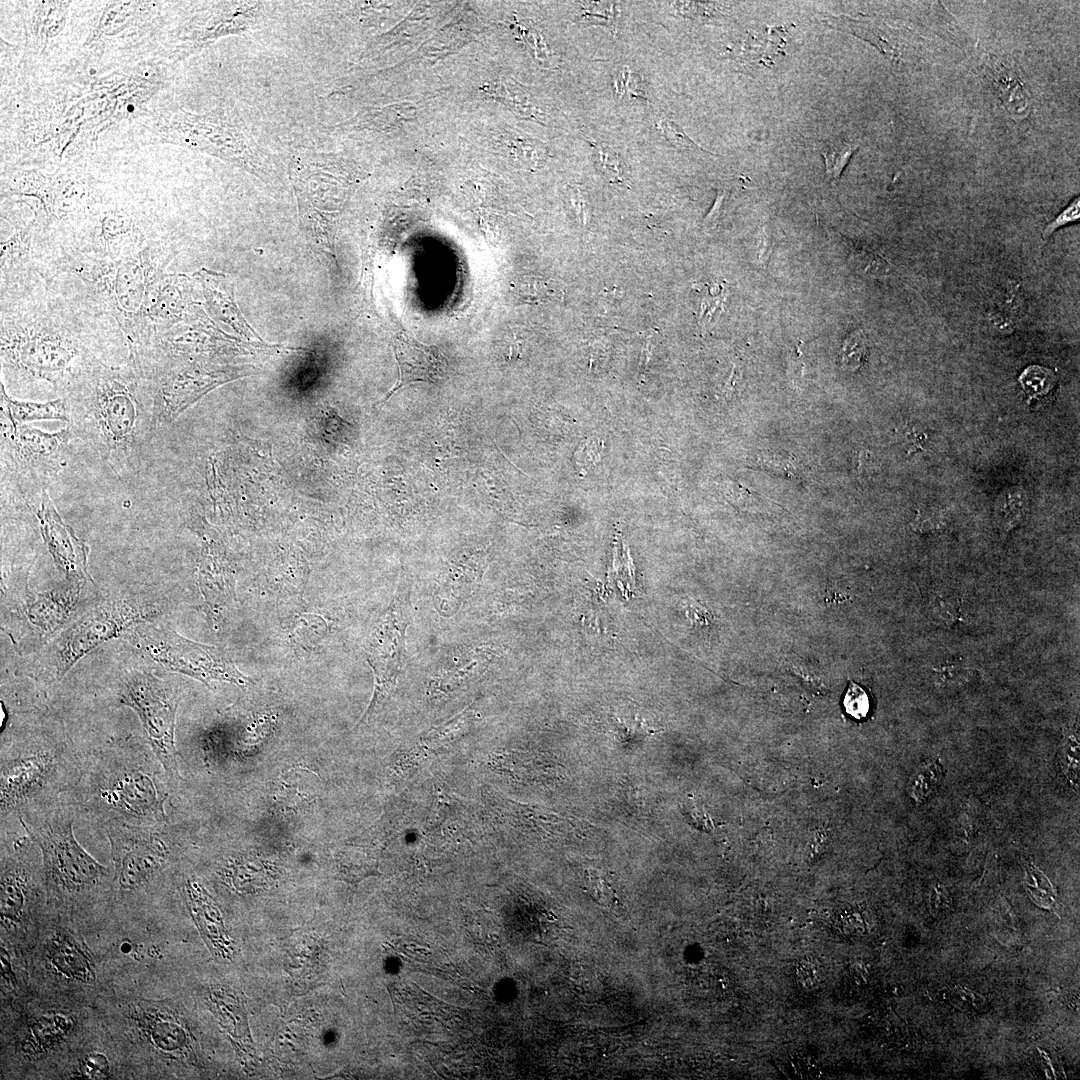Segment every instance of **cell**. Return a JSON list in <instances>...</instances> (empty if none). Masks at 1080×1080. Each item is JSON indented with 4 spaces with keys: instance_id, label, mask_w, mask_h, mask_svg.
Segmentation results:
<instances>
[{
    "instance_id": "9c48e42d",
    "label": "cell",
    "mask_w": 1080,
    "mask_h": 1080,
    "mask_svg": "<svg viewBox=\"0 0 1080 1080\" xmlns=\"http://www.w3.org/2000/svg\"><path fill=\"white\" fill-rule=\"evenodd\" d=\"M139 646L164 668L192 677L211 688L222 681L246 687L251 679L241 673L229 654L215 646L187 639L174 631L142 626L138 629Z\"/></svg>"
},
{
    "instance_id": "603a6c76",
    "label": "cell",
    "mask_w": 1080,
    "mask_h": 1080,
    "mask_svg": "<svg viewBox=\"0 0 1080 1080\" xmlns=\"http://www.w3.org/2000/svg\"><path fill=\"white\" fill-rule=\"evenodd\" d=\"M1 412L14 422L25 424L38 420H61L69 422V412L63 398L47 402H30L12 399L1 382Z\"/></svg>"
},
{
    "instance_id": "7dc6e473",
    "label": "cell",
    "mask_w": 1080,
    "mask_h": 1080,
    "mask_svg": "<svg viewBox=\"0 0 1080 1080\" xmlns=\"http://www.w3.org/2000/svg\"><path fill=\"white\" fill-rule=\"evenodd\" d=\"M697 615H698V616H701V615H700L699 613H698ZM699 619H704V620H705V617H704V618H703V617H699Z\"/></svg>"
},
{
    "instance_id": "d590c367",
    "label": "cell",
    "mask_w": 1080,
    "mask_h": 1080,
    "mask_svg": "<svg viewBox=\"0 0 1080 1080\" xmlns=\"http://www.w3.org/2000/svg\"><path fill=\"white\" fill-rule=\"evenodd\" d=\"M866 354V342L861 331L851 333L844 341L841 350L842 365L849 369H857Z\"/></svg>"
},
{
    "instance_id": "f35d334b",
    "label": "cell",
    "mask_w": 1080,
    "mask_h": 1080,
    "mask_svg": "<svg viewBox=\"0 0 1080 1080\" xmlns=\"http://www.w3.org/2000/svg\"><path fill=\"white\" fill-rule=\"evenodd\" d=\"M843 704L846 712L856 719L864 718L870 707L866 692L854 682H850Z\"/></svg>"
},
{
    "instance_id": "8d00e7d4",
    "label": "cell",
    "mask_w": 1080,
    "mask_h": 1080,
    "mask_svg": "<svg viewBox=\"0 0 1080 1080\" xmlns=\"http://www.w3.org/2000/svg\"><path fill=\"white\" fill-rule=\"evenodd\" d=\"M614 93L617 99L644 97L640 80L628 66L620 68L613 78Z\"/></svg>"
},
{
    "instance_id": "e0dca14e",
    "label": "cell",
    "mask_w": 1080,
    "mask_h": 1080,
    "mask_svg": "<svg viewBox=\"0 0 1080 1080\" xmlns=\"http://www.w3.org/2000/svg\"><path fill=\"white\" fill-rule=\"evenodd\" d=\"M47 967L62 980L93 984L96 970L92 955L84 942L65 928L56 929L49 937L44 951Z\"/></svg>"
},
{
    "instance_id": "8992f818",
    "label": "cell",
    "mask_w": 1080,
    "mask_h": 1080,
    "mask_svg": "<svg viewBox=\"0 0 1080 1080\" xmlns=\"http://www.w3.org/2000/svg\"><path fill=\"white\" fill-rule=\"evenodd\" d=\"M157 614V605L119 599L80 618L51 645L37 672L46 680H60L82 657L105 641Z\"/></svg>"
},
{
    "instance_id": "4fadbf2b",
    "label": "cell",
    "mask_w": 1080,
    "mask_h": 1080,
    "mask_svg": "<svg viewBox=\"0 0 1080 1080\" xmlns=\"http://www.w3.org/2000/svg\"><path fill=\"white\" fill-rule=\"evenodd\" d=\"M39 500L40 507L36 516L43 538L55 562L72 582L85 580L88 578V547L61 519L46 489L43 490Z\"/></svg>"
},
{
    "instance_id": "2e32d148",
    "label": "cell",
    "mask_w": 1080,
    "mask_h": 1080,
    "mask_svg": "<svg viewBox=\"0 0 1080 1080\" xmlns=\"http://www.w3.org/2000/svg\"><path fill=\"white\" fill-rule=\"evenodd\" d=\"M393 348L399 378L385 401L404 386L415 382L438 383L445 377L447 361L437 347L423 344L405 332H398L393 337Z\"/></svg>"
},
{
    "instance_id": "f6af8a7d",
    "label": "cell",
    "mask_w": 1080,
    "mask_h": 1080,
    "mask_svg": "<svg viewBox=\"0 0 1080 1080\" xmlns=\"http://www.w3.org/2000/svg\"><path fill=\"white\" fill-rule=\"evenodd\" d=\"M571 200L580 221L585 226L587 223L586 203L584 195L578 187L571 189Z\"/></svg>"
},
{
    "instance_id": "e575fe53",
    "label": "cell",
    "mask_w": 1080,
    "mask_h": 1080,
    "mask_svg": "<svg viewBox=\"0 0 1080 1080\" xmlns=\"http://www.w3.org/2000/svg\"><path fill=\"white\" fill-rule=\"evenodd\" d=\"M111 1066L106 1055L100 1052H89L78 1062L73 1072L74 1078L84 1079H108L111 1078Z\"/></svg>"
},
{
    "instance_id": "d4e9b609",
    "label": "cell",
    "mask_w": 1080,
    "mask_h": 1080,
    "mask_svg": "<svg viewBox=\"0 0 1080 1080\" xmlns=\"http://www.w3.org/2000/svg\"><path fill=\"white\" fill-rule=\"evenodd\" d=\"M858 145L845 138H835L821 143L819 151L825 160L827 179L834 185L848 164Z\"/></svg>"
},
{
    "instance_id": "9a60e30c",
    "label": "cell",
    "mask_w": 1080,
    "mask_h": 1080,
    "mask_svg": "<svg viewBox=\"0 0 1080 1080\" xmlns=\"http://www.w3.org/2000/svg\"><path fill=\"white\" fill-rule=\"evenodd\" d=\"M819 19L827 26L855 35L883 53L893 64H901L915 49L910 31L893 27L883 20L872 17L820 14Z\"/></svg>"
},
{
    "instance_id": "4316f807",
    "label": "cell",
    "mask_w": 1080,
    "mask_h": 1080,
    "mask_svg": "<svg viewBox=\"0 0 1080 1080\" xmlns=\"http://www.w3.org/2000/svg\"><path fill=\"white\" fill-rule=\"evenodd\" d=\"M618 15L617 3L585 1L581 2V10L576 17V22L606 26L616 33Z\"/></svg>"
},
{
    "instance_id": "836d02e7",
    "label": "cell",
    "mask_w": 1080,
    "mask_h": 1080,
    "mask_svg": "<svg viewBox=\"0 0 1080 1080\" xmlns=\"http://www.w3.org/2000/svg\"><path fill=\"white\" fill-rule=\"evenodd\" d=\"M541 277L526 276L515 286V292L519 299L526 302H541L550 300L558 294V290Z\"/></svg>"
},
{
    "instance_id": "30bf717a",
    "label": "cell",
    "mask_w": 1080,
    "mask_h": 1080,
    "mask_svg": "<svg viewBox=\"0 0 1080 1080\" xmlns=\"http://www.w3.org/2000/svg\"><path fill=\"white\" fill-rule=\"evenodd\" d=\"M408 619L407 585H398L393 599L378 618L368 639L366 655L374 675V691L358 726L368 721L396 686L402 667Z\"/></svg>"
},
{
    "instance_id": "484cf974",
    "label": "cell",
    "mask_w": 1080,
    "mask_h": 1080,
    "mask_svg": "<svg viewBox=\"0 0 1080 1080\" xmlns=\"http://www.w3.org/2000/svg\"><path fill=\"white\" fill-rule=\"evenodd\" d=\"M31 229H21L1 242V273L12 271L28 261L31 246Z\"/></svg>"
},
{
    "instance_id": "1f68e13d",
    "label": "cell",
    "mask_w": 1080,
    "mask_h": 1080,
    "mask_svg": "<svg viewBox=\"0 0 1080 1080\" xmlns=\"http://www.w3.org/2000/svg\"><path fill=\"white\" fill-rule=\"evenodd\" d=\"M586 141L593 146L600 170L611 183L629 187L623 175L622 163L615 150L609 146L599 144L586 137Z\"/></svg>"
},
{
    "instance_id": "f1b7e54d",
    "label": "cell",
    "mask_w": 1080,
    "mask_h": 1080,
    "mask_svg": "<svg viewBox=\"0 0 1080 1080\" xmlns=\"http://www.w3.org/2000/svg\"><path fill=\"white\" fill-rule=\"evenodd\" d=\"M1019 382L1029 400H1032L1049 393L1056 383V377L1046 367L1031 365L1022 372Z\"/></svg>"
},
{
    "instance_id": "7402d4cb",
    "label": "cell",
    "mask_w": 1080,
    "mask_h": 1080,
    "mask_svg": "<svg viewBox=\"0 0 1080 1080\" xmlns=\"http://www.w3.org/2000/svg\"><path fill=\"white\" fill-rule=\"evenodd\" d=\"M71 1019L60 1013H50L35 1018L22 1040L24 1053H42L59 1044L72 1029Z\"/></svg>"
},
{
    "instance_id": "3957f363",
    "label": "cell",
    "mask_w": 1080,
    "mask_h": 1080,
    "mask_svg": "<svg viewBox=\"0 0 1080 1080\" xmlns=\"http://www.w3.org/2000/svg\"><path fill=\"white\" fill-rule=\"evenodd\" d=\"M19 821L42 855L45 885L51 896L77 899L106 882L108 869L76 840L68 810H31L19 813Z\"/></svg>"
},
{
    "instance_id": "ba28073f",
    "label": "cell",
    "mask_w": 1080,
    "mask_h": 1080,
    "mask_svg": "<svg viewBox=\"0 0 1080 1080\" xmlns=\"http://www.w3.org/2000/svg\"><path fill=\"white\" fill-rule=\"evenodd\" d=\"M119 701L139 717L150 748L169 778L179 774L175 745L179 698L164 680L149 672H136L123 682Z\"/></svg>"
},
{
    "instance_id": "cb8c5ba5",
    "label": "cell",
    "mask_w": 1080,
    "mask_h": 1080,
    "mask_svg": "<svg viewBox=\"0 0 1080 1080\" xmlns=\"http://www.w3.org/2000/svg\"><path fill=\"white\" fill-rule=\"evenodd\" d=\"M78 589L76 585L62 591H54L34 601L29 608V617L42 629H54L69 613Z\"/></svg>"
},
{
    "instance_id": "7bdbcfd3",
    "label": "cell",
    "mask_w": 1080,
    "mask_h": 1080,
    "mask_svg": "<svg viewBox=\"0 0 1080 1080\" xmlns=\"http://www.w3.org/2000/svg\"><path fill=\"white\" fill-rule=\"evenodd\" d=\"M726 195V190L718 189L713 206L703 220V229L705 231L712 230L716 226L722 212Z\"/></svg>"
},
{
    "instance_id": "7c38bea8",
    "label": "cell",
    "mask_w": 1080,
    "mask_h": 1080,
    "mask_svg": "<svg viewBox=\"0 0 1080 1080\" xmlns=\"http://www.w3.org/2000/svg\"><path fill=\"white\" fill-rule=\"evenodd\" d=\"M57 767L58 760L55 752L46 748H29L20 752L2 753L1 817L4 818L42 794L52 784Z\"/></svg>"
},
{
    "instance_id": "5bb4252c",
    "label": "cell",
    "mask_w": 1080,
    "mask_h": 1080,
    "mask_svg": "<svg viewBox=\"0 0 1080 1080\" xmlns=\"http://www.w3.org/2000/svg\"><path fill=\"white\" fill-rule=\"evenodd\" d=\"M129 1019L139 1038L154 1052L171 1056L185 1047L186 1032L164 1004L138 1001L129 1009Z\"/></svg>"
},
{
    "instance_id": "bcb514c9",
    "label": "cell",
    "mask_w": 1080,
    "mask_h": 1080,
    "mask_svg": "<svg viewBox=\"0 0 1080 1080\" xmlns=\"http://www.w3.org/2000/svg\"><path fill=\"white\" fill-rule=\"evenodd\" d=\"M652 336H653V333H651L650 335L647 336V338L645 340V343H644V346H643V349H642V354H641V374L642 375L646 371V368H647V365H648V362H649V359H650V356H651Z\"/></svg>"
},
{
    "instance_id": "ffe728a7",
    "label": "cell",
    "mask_w": 1080,
    "mask_h": 1080,
    "mask_svg": "<svg viewBox=\"0 0 1080 1080\" xmlns=\"http://www.w3.org/2000/svg\"><path fill=\"white\" fill-rule=\"evenodd\" d=\"M185 896L189 910L207 944L216 954L226 951L223 922L220 912L206 890L194 880L185 884Z\"/></svg>"
},
{
    "instance_id": "60d3db41",
    "label": "cell",
    "mask_w": 1080,
    "mask_h": 1080,
    "mask_svg": "<svg viewBox=\"0 0 1080 1080\" xmlns=\"http://www.w3.org/2000/svg\"><path fill=\"white\" fill-rule=\"evenodd\" d=\"M1079 217L1080 201L1077 197L1044 228L1043 238L1050 237L1060 227L1078 221Z\"/></svg>"
},
{
    "instance_id": "74e56055",
    "label": "cell",
    "mask_w": 1080,
    "mask_h": 1080,
    "mask_svg": "<svg viewBox=\"0 0 1080 1080\" xmlns=\"http://www.w3.org/2000/svg\"><path fill=\"white\" fill-rule=\"evenodd\" d=\"M673 7L679 15L690 19H708L722 15L720 7L713 2H673Z\"/></svg>"
},
{
    "instance_id": "ac0fdd59",
    "label": "cell",
    "mask_w": 1080,
    "mask_h": 1080,
    "mask_svg": "<svg viewBox=\"0 0 1080 1080\" xmlns=\"http://www.w3.org/2000/svg\"><path fill=\"white\" fill-rule=\"evenodd\" d=\"M0 887L1 927L12 929L26 917L34 894L31 872L20 858L2 857Z\"/></svg>"
},
{
    "instance_id": "52a82bcc",
    "label": "cell",
    "mask_w": 1080,
    "mask_h": 1080,
    "mask_svg": "<svg viewBox=\"0 0 1080 1080\" xmlns=\"http://www.w3.org/2000/svg\"><path fill=\"white\" fill-rule=\"evenodd\" d=\"M161 274L148 249L100 261L88 275L134 350L146 332L144 311L150 289Z\"/></svg>"
},
{
    "instance_id": "ab89813d",
    "label": "cell",
    "mask_w": 1080,
    "mask_h": 1080,
    "mask_svg": "<svg viewBox=\"0 0 1080 1080\" xmlns=\"http://www.w3.org/2000/svg\"><path fill=\"white\" fill-rule=\"evenodd\" d=\"M131 229V220L128 219L126 216L116 215L106 218L102 225L100 237L105 243L104 246L105 249H107V252L109 248L114 245L113 243H115L116 245V241L126 235Z\"/></svg>"
},
{
    "instance_id": "277c9868",
    "label": "cell",
    "mask_w": 1080,
    "mask_h": 1080,
    "mask_svg": "<svg viewBox=\"0 0 1080 1080\" xmlns=\"http://www.w3.org/2000/svg\"><path fill=\"white\" fill-rule=\"evenodd\" d=\"M74 438L69 425L49 433L18 424L1 412L2 497L23 502L40 497L60 472Z\"/></svg>"
},
{
    "instance_id": "4dcf8cb0",
    "label": "cell",
    "mask_w": 1080,
    "mask_h": 1080,
    "mask_svg": "<svg viewBox=\"0 0 1080 1080\" xmlns=\"http://www.w3.org/2000/svg\"><path fill=\"white\" fill-rule=\"evenodd\" d=\"M653 122L657 130L669 141L673 146L687 151L703 152L712 154L711 152L703 149L696 144L688 135L678 126L674 121L668 119L666 116L654 112Z\"/></svg>"
},
{
    "instance_id": "7a4b0ae2",
    "label": "cell",
    "mask_w": 1080,
    "mask_h": 1080,
    "mask_svg": "<svg viewBox=\"0 0 1080 1080\" xmlns=\"http://www.w3.org/2000/svg\"><path fill=\"white\" fill-rule=\"evenodd\" d=\"M89 352L75 335L48 319L2 320V371L19 380L48 382L59 395Z\"/></svg>"
},
{
    "instance_id": "b9f144b4",
    "label": "cell",
    "mask_w": 1080,
    "mask_h": 1080,
    "mask_svg": "<svg viewBox=\"0 0 1080 1080\" xmlns=\"http://www.w3.org/2000/svg\"><path fill=\"white\" fill-rule=\"evenodd\" d=\"M602 446H600L598 440H589L583 443V447L577 453V462L582 465L583 469L590 467L600 459Z\"/></svg>"
},
{
    "instance_id": "8fae6325",
    "label": "cell",
    "mask_w": 1080,
    "mask_h": 1080,
    "mask_svg": "<svg viewBox=\"0 0 1080 1080\" xmlns=\"http://www.w3.org/2000/svg\"><path fill=\"white\" fill-rule=\"evenodd\" d=\"M106 833L114 862L118 890L131 892L148 884L165 866L169 849L156 826L110 820Z\"/></svg>"
},
{
    "instance_id": "83f0119b",
    "label": "cell",
    "mask_w": 1080,
    "mask_h": 1080,
    "mask_svg": "<svg viewBox=\"0 0 1080 1080\" xmlns=\"http://www.w3.org/2000/svg\"><path fill=\"white\" fill-rule=\"evenodd\" d=\"M941 776V766L936 762L922 763L910 782V796L917 804L924 802L937 788Z\"/></svg>"
},
{
    "instance_id": "5b68a950",
    "label": "cell",
    "mask_w": 1080,
    "mask_h": 1080,
    "mask_svg": "<svg viewBox=\"0 0 1080 1080\" xmlns=\"http://www.w3.org/2000/svg\"><path fill=\"white\" fill-rule=\"evenodd\" d=\"M91 804L134 825L157 826L165 821L167 794L158 772L145 759L105 757L89 778Z\"/></svg>"
},
{
    "instance_id": "f546056e",
    "label": "cell",
    "mask_w": 1080,
    "mask_h": 1080,
    "mask_svg": "<svg viewBox=\"0 0 1080 1080\" xmlns=\"http://www.w3.org/2000/svg\"><path fill=\"white\" fill-rule=\"evenodd\" d=\"M1026 509V499L1019 489H1011L997 502V518L1005 531L1011 530L1022 519Z\"/></svg>"
},
{
    "instance_id": "44dd1931",
    "label": "cell",
    "mask_w": 1080,
    "mask_h": 1080,
    "mask_svg": "<svg viewBox=\"0 0 1080 1080\" xmlns=\"http://www.w3.org/2000/svg\"><path fill=\"white\" fill-rule=\"evenodd\" d=\"M989 75L1005 109L1013 117H1025L1030 110L1031 95L1028 85L1018 72L996 61L991 65Z\"/></svg>"
},
{
    "instance_id": "ee69618b",
    "label": "cell",
    "mask_w": 1080,
    "mask_h": 1080,
    "mask_svg": "<svg viewBox=\"0 0 1080 1080\" xmlns=\"http://www.w3.org/2000/svg\"><path fill=\"white\" fill-rule=\"evenodd\" d=\"M589 883L591 890H593V895L596 897V899H598L602 903L610 899L609 887L605 885L606 883L601 877L596 876L592 872L589 874Z\"/></svg>"
},
{
    "instance_id": "d6986e66",
    "label": "cell",
    "mask_w": 1080,
    "mask_h": 1080,
    "mask_svg": "<svg viewBox=\"0 0 1080 1080\" xmlns=\"http://www.w3.org/2000/svg\"><path fill=\"white\" fill-rule=\"evenodd\" d=\"M475 713L466 708L449 720L425 731L407 752L405 761L410 768H416L433 758L469 731L475 721Z\"/></svg>"
},
{
    "instance_id": "6da1fadb",
    "label": "cell",
    "mask_w": 1080,
    "mask_h": 1080,
    "mask_svg": "<svg viewBox=\"0 0 1080 1080\" xmlns=\"http://www.w3.org/2000/svg\"><path fill=\"white\" fill-rule=\"evenodd\" d=\"M60 396L74 435L116 475L139 467L156 426L148 384L130 361L111 366L89 352Z\"/></svg>"
},
{
    "instance_id": "d6a6232c",
    "label": "cell",
    "mask_w": 1080,
    "mask_h": 1080,
    "mask_svg": "<svg viewBox=\"0 0 1080 1080\" xmlns=\"http://www.w3.org/2000/svg\"><path fill=\"white\" fill-rule=\"evenodd\" d=\"M756 466L768 471L776 472L787 478L798 477L801 472L796 457L786 453L772 451L761 452L757 456Z\"/></svg>"
}]
</instances>
